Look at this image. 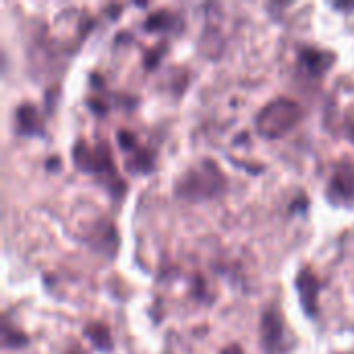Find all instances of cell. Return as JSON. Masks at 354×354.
<instances>
[{
	"label": "cell",
	"mask_w": 354,
	"mask_h": 354,
	"mask_svg": "<svg viewBox=\"0 0 354 354\" xmlns=\"http://www.w3.org/2000/svg\"><path fill=\"white\" fill-rule=\"evenodd\" d=\"M299 114L301 110L295 102L278 100L261 112V116L257 118V124L263 131V135L276 137V135H282V131L290 129L299 120Z\"/></svg>",
	"instance_id": "1"
},
{
	"label": "cell",
	"mask_w": 354,
	"mask_h": 354,
	"mask_svg": "<svg viewBox=\"0 0 354 354\" xmlns=\"http://www.w3.org/2000/svg\"><path fill=\"white\" fill-rule=\"evenodd\" d=\"M351 137H353V139H354V127H353V131H351Z\"/></svg>",
	"instance_id": "5"
},
{
	"label": "cell",
	"mask_w": 354,
	"mask_h": 354,
	"mask_svg": "<svg viewBox=\"0 0 354 354\" xmlns=\"http://www.w3.org/2000/svg\"><path fill=\"white\" fill-rule=\"evenodd\" d=\"M332 193H334V197H342V199L354 197V168L351 164H348V168H338V172L332 180L330 195Z\"/></svg>",
	"instance_id": "3"
},
{
	"label": "cell",
	"mask_w": 354,
	"mask_h": 354,
	"mask_svg": "<svg viewBox=\"0 0 354 354\" xmlns=\"http://www.w3.org/2000/svg\"><path fill=\"white\" fill-rule=\"evenodd\" d=\"M301 62L303 66L311 73V75H319L328 68V62H330V56L319 52V50H305L303 56H301Z\"/></svg>",
	"instance_id": "4"
},
{
	"label": "cell",
	"mask_w": 354,
	"mask_h": 354,
	"mask_svg": "<svg viewBox=\"0 0 354 354\" xmlns=\"http://www.w3.org/2000/svg\"><path fill=\"white\" fill-rule=\"evenodd\" d=\"M297 288H299V292H301V297H303V307H305V311H307L311 317H315V313H317V290H319V286H317V280L313 278V274L305 270V272L299 276V280H297Z\"/></svg>",
	"instance_id": "2"
}]
</instances>
